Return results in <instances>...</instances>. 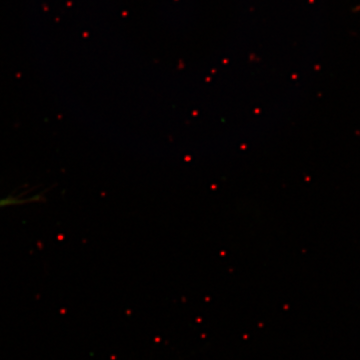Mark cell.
<instances>
[{"mask_svg":"<svg viewBox=\"0 0 360 360\" xmlns=\"http://www.w3.org/2000/svg\"><path fill=\"white\" fill-rule=\"evenodd\" d=\"M15 203H18V201L16 200H0V207H1V206L15 205Z\"/></svg>","mask_w":360,"mask_h":360,"instance_id":"obj_1","label":"cell"}]
</instances>
